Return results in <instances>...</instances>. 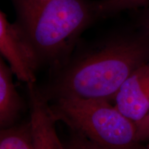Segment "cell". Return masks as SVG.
Listing matches in <instances>:
<instances>
[{
	"label": "cell",
	"instance_id": "cell-7",
	"mask_svg": "<svg viewBox=\"0 0 149 149\" xmlns=\"http://www.w3.org/2000/svg\"><path fill=\"white\" fill-rule=\"evenodd\" d=\"M10 67L0 58V127L15 125L24 109V102L13 81Z\"/></svg>",
	"mask_w": 149,
	"mask_h": 149
},
{
	"label": "cell",
	"instance_id": "cell-3",
	"mask_svg": "<svg viewBox=\"0 0 149 149\" xmlns=\"http://www.w3.org/2000/svg\"><path fill=\"white\" fill-rule=\"evenodd\" d=\"M52 101L51 108L57 121L95 144L106 149L141 148L135 122L109 100L67 96Z\"/></svg>",
	"mask_w": 149,
	"mask_h": 149
},
{
	"label": "cell",
	"instance_id": "cell-11",
	"mask_svg": "<svg viewBox=\"0 0 149 149\" xmlns=\"http://www.w3.org/2000/svg\"><path fill=\"white\" fill-rule=\"evenodd\" d=\"M137 138L139 142L149 140V113L142 120L135 122Z\"/></svg>",
	"mask_w": 149,
	"mask_h": 149
},
{
	"label": "cell",
	"instance_id": "cell-4",
	"mask_svg": "<svg viewBox=\"0 0 149 149\" xmlns=\"http://www.w3.org/2000/svg\"><path fill=\"white\" fill-rule=\"evenodd\" d=\"M0 53L19 80L26 85L36 83V72L41 65L36 53L15 22L10 23L1 10Z\"/></svg>",
	"mask_w": 149,
	"mask_h": 149
},
{
	"label": "cell",
	"instance_id": "cell-10",
	"mask_svg": "<svg viewBox=\"0 0 149 149\" xmlns=\"http://www.w3.org/2000/svg\"><path fill=\"white\" fill-rule=\"evenodd\" d=\"M66 146L67 149H106L72 130H70V138Z\"/></svg>",
	"mask_w": 149,
	"mask_h": 149
},
{
	"label": "cell",
	"instance_id": "cell-9",
	"mask_svg": "<svg viewBox=\"0 0 149 149\" xmlns=\"http://www.w3.org/2000/svg\"><path fill=\"white\" fill-rule=\"evenodd\" d=\"M100 17H109L127 10H138L149 6V0H99L95 1Z\"/></svg>",
	"mask_w": 149,
	"mask_h": 149
},
{
	"label": "cell",
	"instance_id": "cell-6",
	"mask_svg": "<svg viewBox=\"0 0 149 149\" xmlns=\"http://www.w3.org/2000/svg\"><path fill=\"white\" fill-rule=\"evenodd\" d=\"M119 111L137 122L149 113V61L137 68L123 83L114 98Z\"/></svg>",
	"mask_w": 149,
	"mask_h": 149
},
{
	"label": "cell",
	"instance_id": "cell-12",
	"mask_svg": "<svg viewBox=\"0 0 149 149\" xmlns=\"http://www.w3.org/2000/svg\"><path fill=\"white\" fill-rule=\"evenodd\" d=\"M138 10L137 26L140 29L149 33V6Z\"/></svg>",
	"mask_w": 149,
	"mask_h": 149
},
{
	"label": "cell",
	"instance_id": "cell-1",
	"mask_svg": "<svg viewBox=\"0 0 149 149\" xmlns=\"http://www.w3.org/2000/svg\"><path fill=\"white\" fill-rule=\"evenodd\" d=\"M149 61V33H111L80 46L55 68L44 90L48 101L59 97L114 100L123 83Z\"/></svg>",
	"mask_w": 149,
	"mask_h": 149
},
{
	"label": "cell",
	"instance_id": "cell-8",
	"mask_svg": "<svg viewBox=\"0 0 149 149\" xmlns=\"http://www.w3.org/2000/svg\"><path fill=\"white\" fill-rule=\"evenodd\" d=\"M0 149H35L30 121L1 129Z\"/></svg>",
	"mask_w": 149,
	"mask_h": 149
},
{
	"label": "cell",
	"instance_id": "cell-2",
	"mask_svg": "<svg viewBox=\"0 0 149 149\" xmlns=\"http://www.w3.org/2000/svg\"><path fill=\"white\" fill-rule=\"evenodd\" d=\"M18 26L40 64L57 68L68 60L80 35L100 18L95 1L11 0Z\"/></svg>",
	"mask_w": 149,
	"mask_h": 149
},
{
	"label": "cell",
	"instance_id": "cell-5",
	"mask_svg": "<svg viewBox=\"0 0 149 149\" xmlns=\"http://www.w3.org/2000/svg\"><path fill=\"white\" fill-rule=\"evenodd\" d=\"M29 99L30 122L35 149H67L56 131L57 118L48 100L36 84L26 85Z\"/></svg>",
	"mask_w": 149,
	"mask_h": 149
},
{
	"label": "cell",
	"instance_id": "cell-13",
	"mask_svg": "<svg viewBox=\"0 0 149 149\" xmlns=\"http://www.w3.org/2000/svg\"><path fill=\"white\" fill-rule=\"evenodd\" d=\"M146 149H149V144H148V146H146Z\"/></svg>",
	"mask_w": 149,
	"mask_h": 149
}]
</instances>
